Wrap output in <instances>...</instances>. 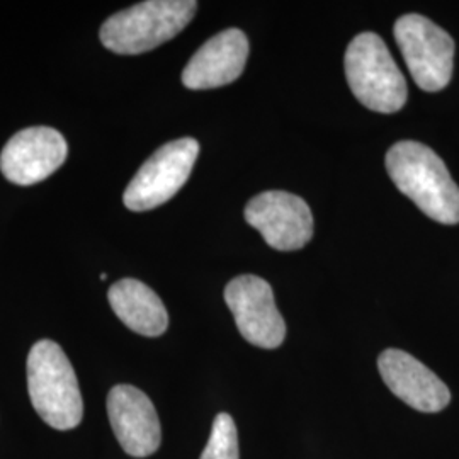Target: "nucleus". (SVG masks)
<instances>
[{
    "mask_svg": "<svg viewBox=\"0 0 459 459\" xmlns=\"http://www.w3.org/2000/svg\"><path fill=\"white\" fill-rule=\"evenodd\" d=\"M394 33L415 83L426 92L443 91L451 82L455 68L451 34L420 14L400 17Z\"/></svg>",
    "mask_w": 459,
    "mask_h": 459,
    "instance_id": "obj_5",
    "label": "nucleus"
},
{
    "mask_svg": "<svg viewBox=\"0 0 459 459\" xmlns=\"http://www.w3.org/2000/svg\"><path fill=\"white\" fill-rule=\"evenodd\" d=\"M386 170L422 213L443 225L459 223V187L432 148L398 142L386 153Z\"/></svg>",
    "mask_w": 459,
    "mask_h": 459,
    "instance_id": "obj_1",
    "label": "nucleus"
},
{
    "mask_svg": "<svg viewBox=\"0 0 459 459\" xmlns=\"http://www.w3.org/2000/svg\"><path fill=\"white\" fill-rule=\"evenodd\" d=\"M108 415L126 455L147 458L162 443V427L152 400L132 385H117L108 394Z\"/></svg>",
    "mask_w": 459,
    "mask_h": 459,
    "instance_id": "obj_10",
    "label": "nucleus"
},
{
    "mask_svg": "<svg viewBox=\"0 0 459 459\" xmlns=\"http://www.w3.org/2000/svg\"><path fill=\"white\" fill-rule=\"evenodd\" d=\"M195 0H148L109 17L102 45L117 55H140L176 38L196 14Z\"/></svg>",
    "mask_w": 459,
    "mask_h": 459,
    "instance_id": "obj_3",
    "label": "nucleus"
},
{
    "mask_svg": "<svg viewBox=\"0 0 459 459\" xmlns=\"http://www.w3.org/2000/svg\"><path fill=\"white\" fill-rule=\"evenodd\" d=\"M377 369L392 394L415 411L434 413L451 402V392L443 379L409 352L386 349L377 359Z\"/></svg>",
    "mask_w": 459,
    "mask_h": 459,
    "instance_id": "obj_11",
    "label": "nucleus"
},
{
    "mask_svg": "<svg viewBox=\"0 0 459 459\" xmlns=\"http://www.w3.org/2000/svg\"><path fill=\"white\" fill-rule=\"evenodd\" d=\"M344 65L352 94L368 109L392 115L405 106V77L377 33L358 34L347 47Z\"/></svg>",
    "mask_w": 459,
    "mask_h": 459,
    "instance_id": "obj_4",
    "label": "nucleus"
},
{
    "mask_svg": "<svg viewBox=\"0 0 459 459\" xmlns=\"http://www.w3.org/2000/svg\"><path fill=\"white\" fill-rule=\"evenodd\" d=\"M68 145L62 133L33 126L16 133L0 153V170L7 181L33 186L48 179L66 160Z\"/></svg>",
    "mask_w": 459,
    "mask_h": 459,
    "instance_id": "obj_9",
    "label": "nucleus"
},
{
    "mask_svg": "<svg viewBox=\"0 0 459 459\" xmlns=\"http://www.w3.org/2000/svg\"><path fill=\"white\" fill-rule=\"evenodd\" d=\"M248 58V39L237 28L214 34L197 49L182 72V83L193 91L216 89L235 82Z\"/></svg>",
    "mask_w": 459,
    "mask_h": 459,
    "instance_id": "obj_12",
    "label": "nucleus"
},
{
    "mask_svg": "<svg viewBox=\"0 0 459 459\" xmlns=\"http://www.w3.org/2000/svg\"><path fill=\"white\" fill-rule=\"evenodd\" d=\"M246 220L261 231L267 246L276 250H298L312 240L310 206L291 193L267 191L252 197L247 204Z\"/></svg>",
    "mask_w": 459,
    "mask_h": 459,
    "instance_id": "obj_8",
    "label": "nucleus"
},
{
    "mask_svg": "<svg viewBox=\"0 0 459 459\" xmlns=\"http://www.w3.org/2000/svg\"><path fill=\"white\" fill-rule=\"evenodd\" d=\"M225 301L247 342L263 349H276L284 342L286 324L267 281L252 274L231 279Z\"/></svg>",
    "mask_w": 459,
    "mask_h": 459,
    "instance_id": "obj_7",
    "label": "nucleus"
},
{
    "mask_svg": "<svg viewBox=\"0 0 459 459\" xmlns=\"http://www.w3.org/2000/svg\"><path fill=\"white\" fill-rule=\"evenodd\" d=\"M28 390L34 411L56 430H70L82 422L83 402L75 371L64 349L43 339L28 356Z\"/></svg>",
    "mask_w": 459,
    "mask_h": 459,
    "instance_id": "obj_2",
    "label": "nucleus"
},
{
    "mask_svg": "<svg viewBox=\"0 0 459 459\" xmlns=\"http://www.w3.org/2000/svg\"><path fill=\"white\" fill-rule=\"evenodd\" d=\"M199 155L195 138H181L159 148L128 184L123 203L132 212H148L167 203L187 182Z\"/></svg>",
    "mask_w": 459,
    "mask_h": 459,
    "instance_id": "obj_6",
    "label": "nucleus"
},
{
    "mask_svg": "<svg viewBox=\"0 0 459 459\" xmlns=\"http://www.w3.org/2000/svg\"><path fill=\"white\" fill-rule=\"evenodd\" d=\"M201 459H240L238 432L229 413H218L214 417L212 436Z\"/></svg>",
    "mask_w": 459,
    "mask_h": 459,
    "instance_id": "obj_14",
    "label": "nucleus"
},
{
    "mask_svg": "<svg viewBox=\"0 0 459 459\" xmlns=\"http://www.w3.org/2000/svg\"><path fill=\"white\" fill-rule=\"evenodd\" d=\"M117 318L145 337H159L169 327V315L162 299L138 279H121L108 293Z\"/></svg>",
    "mask_w": 459,
    "mask_h": 459,
    "instance_id": "obj_13",
    "label": "nucleus"
}]
</instances>
